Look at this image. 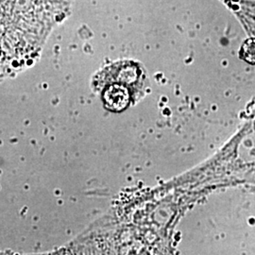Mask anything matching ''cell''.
Instances as JSON below:
<instances>
[{"label":"cell","mask_w":255,"mask_h":255,"mask_svg":"<svg viewBox=\"0 0 255 255\" xmlns=\"http://www.w3.org/2000/svg\"><path fill=\"white\" fill-rule=\"evenodd\" d=\"M110 83H118L126 86L138 101L146 94L148 86V78L145 68L132 61H122L106 66L96 76L94 84L100 90Z\"/></svg>","instance_id":"cell-1"},{"label":"cell","mask_w":255,"mask_h":255,"mask_svg":"<svg viewBox=\"0 0 255 255\" xmlns=\"http://www.w3.org/2000/svg\"><path fill=\"white\" fill-rule=\"evenodd\" d=\"M104 107L111 112L119 113L136 102L133 94L124 85L110 83L100 89Z\"/></svg>","instance_id":"cell-2"}]
</instances>
